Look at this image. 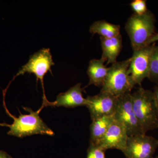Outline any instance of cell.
Instances as JSON below:
<instances>
[{
  "instance_id": "cell-1",
  "label": "cell",
  "mask_w": 158,
  "mask_h": 158,
  "mask_svg": "<svg viewBox=\"0 0 158 158\" xmlns=\"http://www.w3.org/2000/svg\"><path fill=\"white\" fill-rule=\"evenodd\" d=\"M29 113L28 114H23L20 113L19 117L11 115L6 108V113L13 118V123L11 124L0 123V126L9 127L7 134L10 136L23 138L26 136L34 135H47L53 136V131L48 126L39 116V113L42 109L40 108L37 111H33L30 108L23 107Z\"/></svg>"
},
{
  "instance_id": "cell-2",
  "label": "cell",
  "mask_w": 158,
  "mask_h": 158,
  "mask_svg": "<svg viewBox=\"0 0 158 158\" xmlns=\"http://www.w3.org/2000/svg\"><path fill=\"white\" fill-rule=\"evenodd\" d=\"M133 110L144 134L158 129V113L153 92L140 87L131 93Z\"/></svg>"
},
{
  "instance_id": "cell-3",
  "label": "cell",
  "mask_w": 158,
  "mask_h": 158,
  "mask_svg": "<svg viewBox=\"0 0 158 158\" xmlns=\"http://www.w3.org/2000/svg\"><path fill=\"white\" fill-rule=\"evenodd\" d=\"M155 25V16L149 10L143 15L134 13L129 18L125 28L133 51L149 45V40L156 34Z\"/></svg>"
},
{
  "instance_id": "cell-4",
  "label": "cell",
  "mask_w": 158,
  "mask_h": 158,
  "mask_svg": "<svg viewBox=\"0 0 158 158\" xmlns=\"http://www.w3.org/2000/svg\"><path fill=\"white\" fill-rule=\"evenodd\" d=\"M130 59L116 62L109 67L107 76L100 91L119 97L131 93L135 86L128 73Z\"/></svg>"
},
{
  "instance_id": "cell-5",
  "label": "cell",
  "mask_w": 158,
  "mask_h": 158,
  "mask_svg": "<svg viewBox=\"0 0 158 158\" xmlns=\"http://www.w3.org/2000/svg\"><path fill=\"white\" fill-rule=\"evenodd\" d=\"M54 65L55 63L53 61L50 49H42L31 56L27 63L22 66L11 81L20 75L26 73L34 74L37 77V81L40 80L41 82L44 92L43 98H45L44 77L48 72L52 73L51 68Z\"/></svg>"
},
{
  "instance_id": "cell-6",
  "label": "cell",
  "mask_w": 158,
  "mask_h": 158,
  "mask_svg": "<svg viewBox=\"0 0 158 158\" xmlns=\"http://www.w3.org/2000/svg\"><path fill=\"white\" fill-rule=\"evenodd\" d=\"M155 43L134 51L130 58L128 73L134 86H141L145 78L149 76L150 63L152 53Z\"/></svg>"
},
{
  "instance_id": "cell-7",
  "label": "cell",
  "mask_w": 158,
  "mask_h": 158,
  "mask_svg": "<svg viewBox=\"0 0 158 158\" xmlns=\"http://www.w3.org/2000/svg\"><path fill=\"white\" fill-rule=\"evenodd\" d=\"M158 148V139L146 134L129 136L125 149L126 158H153Z\"/></svg>"
},
{
  "instance_id": "cell-8",
  "label": "cell",
  "mask_w": 158,
  "mask_h": 158,
  "mask_svg": "<svg viewBox=\"0 0 158 158\" xmlns=\"http://www.w3.org/2000/svg\"><path fill=\"white\" fill-rule=\"evenodd\" d=\"M114 116L115 119L124 125L129 136L146 134L143 133L133 110L131 93L125 94L118 98Z\"/></svg>"
},
{
  "instance_id": "cell-9",
  "label": "cell",
  "mask_w": 158,
  "mask_h": 158,
  "mask_svg": "<svg viewBox=\"0 0 158 158\" xmlns=\"http://www.w3.org/2000/svg\"><path fill=\"white\" fill-rule=\"evenodd\" d=\"M87 107L91 120L102 116L114 115L117 107L118 98L100 91L94 96H88Z\"/></svg>"
},
{
  "instance_id": "cell-10",
  "label": "cell",
  "mask_w": 158,
  "mask_h": 158,
  "mask_svg": "<svg viewBox=\"0 0 158 158\" xmlns=\"http://www.w3.org/2000/svg\"><path fill=\"white\" fill-rule=\"evenodd\" d=\"M127 131L124 125L114 118L102 138L96 144L105 150L116 149L123 152L125 149L128 138Z\"/></svg>"
},
{
  "instance_id": "cell-11",
  "label": "cell",
  "mask_w": 158,
  "mask_h": 158,
  "mask_svg": "<svg viewBox=\"0 0 158 158\" xmlns=\"http://www.w3.org/2000/svg\"><path fill=\"white\" fill-rule=\"evenodd\" d=\"M81 84L78 83L69 88L66 92L59 94L56 99L53 102H49L46 98H43V108L45 106L64 107L74 108L79 106H86L87 100L83 97Z\"/></svg>"
},
{
  "instance_id": "cell-12",
  "label": "cell",
  "mask_w": 158,
  "mask_h": 158,
  "mask_svg": "<svg viewBox=\"0 0 158 158\" xmlns=\"http://www.w3.org/2000/svg\"><path fill=\"white\" fill-rule=\"evenodd\" d=\"M100 40L102 51V59L107 62V65L117 62L116 59L123 47L121 34L110 38L100 37Z\"/></svg>"
},
{
  "instance_id": "cell-13",
  "label": "cell",
  "mask_w": 158,
  "mask_h": 158,
  "mask_svg": "<svg viewBox=\"0 0 158 158\" xmlns=\"http://www.w3.org/2000/svg\"><path fill=\"white\" fill-rule=\"evenodd\" d=\"M105 62L102 58L90 60L87 70L89 78L88 86L94 85L97 87H102L109 69V68L105 65Z\"/></svg>"
},
{
  "instance_id": "cell-14",
  "label": "cell",
  "mask_w": 158,
  "mask_h": 158,
  "mask_svg": "<svg viewBox=\"0 0 158 158\" xmlns=\"http://www.w3.org/2000/svg\"><path fill=\"white\" fill-rule=\"evenodd\" d=\"M114 120V115H112L102 116L92 120L90 126V143L96 144L102 138Z\"/></svg>"
},
{
  "instance_id": "cell-15",
  "label": "cell",
  "mask_w": 158,
  "mask_h": 158,
  "mask_svg": "<svg viewBox=\"0 0 158 158\" xmlns=\"http://www.w3.org/2000/svg\"><path fill=\"white\" fill-rule=\"evenodd\" d=\"M120 27L105 20H98L90 26L89 31L93 34H98L100 37L110 38L120 34Z\"/></svg>"
},
{
  "instance_id": "cell-16",
  "label": "cell",
  "mask_w": 158,
  "mask_h": 158,
  "mask_svg": "<svg viewBox=\"0 0 158 158\" xmlns=\"http://www.w3.org/2000/svg\"><path fill=\"white\" fill-rule=\"evenodd\" d=\"M148 79L152 82L158 84V45L156 44L151 56Z\"/></svg>"
},
{
  "instance_id": "cell-17",
  "label": "cell",
  "mask_w": 158,
  "mask_h": 158,
  "mask_svg": "<svg viewBox=\"0 0 158 158\" xmlns=\"http://www.w3.org/2000/svg\"><path fill=\"white\" fill-rule=\"evenodd\" d=\"M134 13L138 15H143L148 11L145 0H135L130 4Z\"/></svg>"
},
{
  "instance_id": "cell-18",
  "label": "cell",
  "mask_w": 158,
  "mask_h": 158,
  "mask_svg": "<svg viewBox=\"0 0 158 158\" xmlns=\"http://www.w3.org/2000/svg\"><path fill=\"white\" fill-rule=\"evenodd\" d=\"M105 152L97 144L90 143L87 150V158H106Z\"/></svg>"
},
{
  "instance_id": "cell-19",
  "label": "cell",
  "mask_w": 158,
  "mask_h": 158,
  "mask_svg": "<svg viewBox=\"0 0 158 158\" xmlns=\"http://www.w3.org/2000/svg\"><path fill=\"white\" fill-rule=\"evenodd\" d=\"M153 92L154 96L156 106L158 113V84L156 85L155 88H154V90Z\"/></svg>"
},
{
  "instance_id": "cell-20",
  "label": "cell",
  "mask_w": 158,
  "mask_h": 158,
  "mask_svg": "<svg viewBox=\"0 0 158 158\" xmlns=\"http://www.w3.org/2000/svg\"><path fill=\"white\" fill-rule=\"evenodd\" d=\"M157 41H158V33H156L152 37L151 39L149 40V43H148V45H150L152 44L155 43Z\"/></svg>"
},
{
  "instance_id": "cell-21",
  "label": "cell",
  "mask_w": 158,
  "mask_h": 158,
  "mask_svg": "<svg viewBox=\"0 0 158 158\" xmlns=\"http://www.w3.org/2000/svg\"><path fill=\"white\" fill-rule=\"evenodd\" d=\"M0 158H12V157L8 153L4 151L0 150Z\"/></svg>"
},
{
  "instance_id": "cell-22",
  "label": "cell",
  "mask_w": 158,
  "mask_h": 158,
  "mask_svg": "<svg viewBox=\"0 0 158 158\" xmlns=\"http://www.w3.org/2000/svg\"><path fill=\"white\" fill-rule=\"evenodd\" d=\"M153 158H158V156H157L155 157H154Z\"/></svg>"
}]
</instances>
